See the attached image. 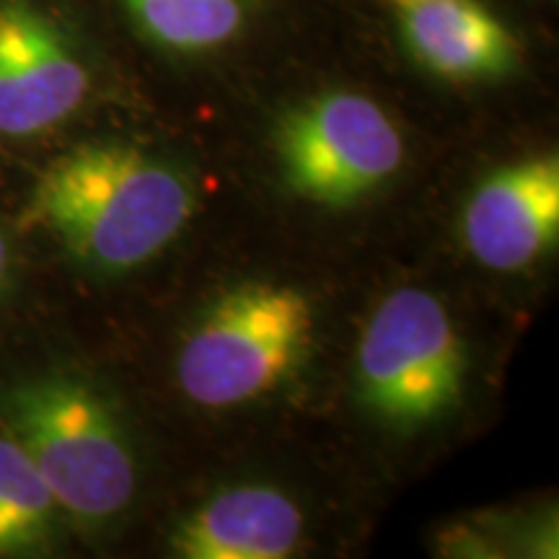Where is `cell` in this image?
<instances>
[{"mask_svg":"<svg viewBox=\"0 0 559 559\" xmlns=\"http://www.w3.org/2000/svg\"><path fill=\"white\" fill-rule=\"evenodd\" d=\"M194 192L181 171L135 145L86 143L52 160L29 218L96 270H132L181 234Z\"/></svg>","mask_w":559,"mask_h":559,"instance_id":"cell-1","label":"cell"},{"mask_svg":"<svg viewBox=\"0 0 559 559\" xmlns=\"http://www.w3.org/2000/svg\"><path fill=\"white\" fill-rule=\"evenodd\" d=\"M0 425L81 528H104L128 510L135 456L120 419L88 383L70 376L13 383L0 394Z\"/></svg>","mask_w":559,"mask_h":559,"instance_id":"cell-2","label":"cell"},{"mask_svg":"<svg viewBox=\"0 0 559 559\" xmlns=\"http://www.w3.org/2000/svg\"><path fill=\"white\" fill-rule=\"evenodd\" d=\"M313 342V309L290 285L249 283L207 309L185 340L177 379L200 407L247 404L280 386Z\"/></svg>","mask_w":559,"mask_h":559,"instance_id":"cell-3","label":"cell"},{"mask_svg":"<svg viewBox=\"0 0 559 559\" xmlns=\"http://www.w3.org/2000/svg\"><path fill=\"white\" fill-rule=\"evenodd\" d=\"M464 370V345L432 293L402 288L381 300L358 347L370 412L402 428L430 423L459 400Z\"/></svg>","mask_w":559,"mask_h":559,"instance_id":"cell-4","label":"cell"},{"mask_svg":"<svg viewBox=\"0 0 559 559\" xmlns=\"http://www.w3.org/2000/svg\"><path fill=\"white\" fill-rule=\"evenodd\" d=\"M277 156L293 192L345 205L400 169L404 143L379 104L353 91H334L300 104L280 122Z\"/></svg>","mask_w":559,"mask_h":559,"instance_id":"cell-5","label":"cell"},{"mask_svg":"<svg viewBox=\"0 0 559 559\" xmlns=\"http://www.w3.org/2000/svg\"><path fill=\"white\" fill-rule=\"evenodd\" d=\"M96 70L52 0H0V138L45 135L83 109Z\"/></svg>","mask_w":559,"mask_h":559,"instance_id":"cell-6","label":"cell"},{"mask_svg":"<svg viewBox=\"0 0 559 559\" xmlns=\"http://www.w3.org/2000/svg\"><path fill=\"white\" fill-rule=\"evenodd\" d=\"M557 236V156L528 158L495 171L474 190L466 205V247L489 270H526L555 247Z\"/></svg>","mask_w":559,"mask_h":559,"instance_id":"cell-7","label":"cell"},{"mask_svg":"<svg viewBox=\"0 0 559 559\" xmlns=\"http://www.w3.org/2000/svg\"><path fill=\"white\" fill-rule=\"evenodd\" d=\"M409 52L445 81L474 83L508 75L521 47L479 0H381Z\"/></svg>","mask_w":559,"mask_h":559,"instance_id":"cell-8","label":"cell"},{"mask_svg":"<svg viewBox=\"0 0 559 559\" xmlns=\"http://www.w3.org/2000/svg\"><path fill=\"white\" fill-rule=\"evenodd\" d=\"M304 536V513L280 489L234 487L179 523L174 551L190 559H283Z\"/></svg>","mask_w":559,"mask_h":559,"instance_id":"cell-9","label":"cell"},{"mask_svg":"<svg viewBox=\"0 0 559 559\" xmlns=\"http://www.w3.org/2000/svg\"><path fill=\"white\" fill-rule=\"evenodd\" d=\"M58 502L16 440L0 436V557H29L50 549Z\"/></svg>","mask_w":559,"mask_h":559,"instance_id":"cell-10","label":"cell"},{"mask_svg":"<svg viewBox=\"0 0 559 559\" xmlns=\"http://www.w3.org/2000/svg\"><path fill=\"white\" fill-rule=\"evenodd\" d=\"M145 37L171 52L200 55L239 37L247 0H122Z\"/></svg>","mask_w":559,"mask_h":559,"instance_id":"cell-11","label":"cell"},{"mask_svg":"<svg viewBox=\"0 0 559 559\" xmlns=\"http://www.w3.org/2000/svg\"><path fill=\"white\" fill-rule=\"evenodd\" d=\"M9 275H11V243H9V236L3 234V228H0V296H3L5 285H9Z\"/></svg>","mask_w":559,"mask_h":559,"instance_id":"cell-12","label":"cell"}]
</instances>
